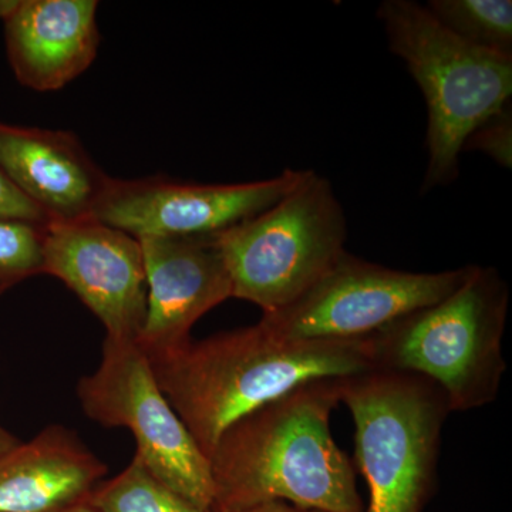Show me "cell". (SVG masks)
Here are the masks:
<instances>
[{
	"label": "cell",
	"instance_id": "obj_2",
	"mask_svg": "<svg viewBox=\"0 0 512 512\" xmlns=\"http://www.w3.org/2000/svg\"><path fill=\"white\" fill-rule=\"evenodd\" d=\"M340 379L313 380L247 414L208 457L211 511L281 503L319 512H365L355 467L330 431Z\"/></svg>",
	"mask_w": 512,
	"mask_h": 512
},
{
	"label": "cell",
	"instance_id": "obj_5",
	"mask_svg": "<svg viewBox=\"0 0 512 512\" xmlns=\"http://www.w3.org/2000/svg\"><path fill=\"white\" fill-rule=\"evenodd\" d=\"M340 403L355 423L356 464L370 493L365 512H420L451 413L444 393L424 377L375 369L342 377Z\"/></svg>",
	"mask_w": 512,
	"mask_h": 512
},
{
	"label": "cell",
	"instance_id": "obj_21",
	"mask_svg": "<svg viewBox=\"0 0 512 512\" xmlns=\"http://www.w3.org/2000/svg\"><path fill=\"white\" fill-rule=\"evenodd\" d=\"M19 443L20 441L15 436H12L8 430L0 426V457L12 450L13 447L18 446Z\"/></svg>",
	"mask_w": 512,
	"mask_h": 512
},
{
	"label": "cell",
	"instance_id": "obj_17",
	"mask_svg": "<svg viewBox=\"0 0 512 512\" xmlns=\"http://www.w3.org/2000/svg\"><path fill=\"white\" fill-rule=\"evenodd\" d=\"M46 225L0 218V295L43 275Z\"/></svg>",
	"mask_w": 512,
	"mask_h": 512
},
{
	"label": "cell",
	"instance_id": "obj_22",
	"mask_svg": "<svg viewBox=\"0 0 512 512\" xmlns=\"http://www.w3.org/2000/svg\"><path fill=\"white\" fill-rule=\"evenodd\" d=\"M19 0H0V20H8L18 8Z\"/></svg>",
	"mask_w": 512,
	"mask_h": 512
},
{
	"label": "cell",
	"instance_id": "obj_9",
	"mask_svg": "<svg viewBox=\"0 0 512 512\" xmlns=\"http://www.w3.org/2000/svg\"><path fill=\"white\" fill-rule=\"evenodd\" d=\"M305 170H285L268 180L198 184L165 175L111 177L92 218L131 237L217 235L268 210L301 180Z\"/></svg>",
	"mask_w": 512,
	"mask_h": 512
},
{
	"label": "cell",
	"instance_id": "obj_20",
	"mask_svg": "<svg viewBox=\"0 0 512 512\" xmlns=\"http://www.w3.org/2000/svg\"><path fill=\"white\" fill-rule=\"evenodd\" d=\"M210 512H319L305 510V508L295 507V505L281 503V501H272V503H262L251 505V507L235 508V510L210 511Z\"/></svg>",
	"mask_w": 512,
	"mask_h": 512
},
{
	"label": "cell",
	"instance_id": "obj_16",
	"mask_svg": "<svg viewBox=\"0 0 512 512\" xmlns=\"http://www.w3.org/2000/svg\"><path fill=\"white\" fill-rule=\"evenodd\" d=\"M86 501L99 512H205L161 483L137 456L119 476L101 481Z\"/></svg>",
	"mask_w": 512,
	"mask_h": 512
},
{
	"label": "cell",
	"instance_id": "obj_19",
	"mask_svg": "<svg viewBox=\"0 0 512 512\" xmlns=\"http://www.w3.org/2000/svg\"><path fill=\"white\" fill-rule=\"evenodd\" d=\"M0 218L49 224L46 215L12 184L0 168Z\"/></svg>",
	"mask_w": 512,
	"mask_h": 512
},
{
	"label": "cell",
	"instance_id": "obj_18",
	"mask_svg": "<svg viewBox=\"0 0 512 512\" xmlns=\"http://www.w3.org/2000/svg\"><path fill=\"white\" fill-rule=\"evenodd\" d=\"M476 150L493 158L501 167L512 165V110L511 103L485 120L468 136L463 151Z\"/></svg>",
	"mask_w": 512,
	"mask_h": 512
},
{
	"label": "cell",
	"instance_id": "obj_7",
	"mask_svg": "<svg viewBox=\"0 0 512 512\" xmlns=\"http://www.w3.org/2000/svg\"><path fill=\"white\" fill-rule=\"evenodd\" d=\"M77 399L90 420L130 430L136 456L161 483L202 511H211L210 460L165 399L136 342L104 339L100 365L80 379Z\"/></svg>",
	"mask_w": 512,
	"mask_h": 512
},
{
	"label": "cell",
	"instance_id": "obj_15",
	"mask_svg": "<svg viewBox=\"0 0 512 512\" xmlns=\"http://www.w3.org/2000/svg\"><path fill=\"white\" fill-rule=\"evenodd\" d=\"M426 8L458 39L485 52L512 57L511 0H431Z\"/></svg>",
	"mask_w": 512,
	"mask_h": 512
},
{
	"label": "cell",
	"instance_id": "obj_8",
	"mask_svg": "<svg viewBox=\"0 0 512 512\" xmlns=\"http://www.w3.org/2000/svg\"><path fill=\"white\" fill-rule=\"evenodd\" d=\"M473 266L420 274L373 264L346 251L296 301L261 320L286 339H369L456 291Z\"/></svg>",
	"mask_w": 512,
	"mask_h": 512
},
{
	"label": "cell",
	"instance_id": "obj_11",
	"mask_svg": "<svg viewBox=\"0 0 512 512\" xmlns=\"http://www.w3.org/2000/svg\"><path fill=\"white\" fill-rule=\"evenodd\" d=\"M147 281V312L136 340L144 353L190 340L192 326L232 298L231 279L217 235L140 238Z\"/></svg>",
	"mask_w": 512,
	"mask_h": 512
},
{
	"label": "cell",
	"instance_id": "obj_10",
	"mask_svg": "<svg viewBox=\"0 0 512 512\" xmlns=\"http://www.w3.org/2000/svg\"><path fill=\"white\" fill-rule=\"evenodd\" d=\"M43 275L62 281L100 320L106 338L136 342L147 312L146 271L137 238L93 218L49 222Z\"/></svg>",
	"mask_w": 512,
	"mask_h": 512
},
{
	"label": "cell",
	"instance_id": "obj_6",
	"mask_svg": "<svg viewBox=\"0 0 512 512\" xmlns=\"http://www.w3.org/2000/svg\"><path fill=\"white\" fill-rule=\"evenodd\" d=\"M217 239L232 298L266 315L291 305L345 254L348 221L329 181L305 170L284 198Z\"/></svg>",
	"mask_w": 512,
	"mask_h": 512
},
{
	"label": "cell",
	"instance_id": "obj_14",
	"mask_svg": "<svg viewBox=\"0 0 512 512\" xmlns=\"http://www.w3.org/2000/svg\"><path fill=\"white\" fill-rule=\"evenodd\" d=\"M107 466L72 430L49 426L0 457V512H57L87 500Z\"/></svg>",
	"mask_w": 512,
	"mask_h": 512
},
{
	"label": "cell",
	"instance_id": "obj_23",
	"mask_svg": "<svg viewBox=\"0 0 512 512\" xmlns=\"http://www.w3.org/2000/svg\"><path fill=\"white\" fill-rule=\"evenodd\" d=\"M57 512H99L96 508H93L92 505L87 503L86 500L82 501V503H77L72 505V507L64 508L62 511Z\"/></svg>",
	"mask_w": 512,
	"mask_h": 512
},
{
	"label": "cell",
	"instance_id": "obj_13",
	"mask_svg": "<svg viewBox=\"0 0 512 512\" xmlns=\"http://www.w3.org/2000/svg\"><path fill=\"white\" fill-rule=\"evenodd\" d=\"M97 9L94 0H19L3 22L6 55L16 80L47 93L82 76L99 52Z\"/></svg>",
	"mask_w": 512,
	"mask_h": 512
},
{
	"label": "cell",
	"instance_id": "obj_12",
	"mask_svg": "<svg viewBox=\"0 0 512 512\" xmlns=\"http://www.w3.org/2000/svg\"><path fill=\"white\" fill-rule=\"evenodd\" d=\"M0 168L49 222L92 218L111 180L70 131L3 121Z\"/></svg>",
	"mask_w": 512,
	"mask_h": 512
},
{
	"label": "cell",
	"instance_id": "obj_4",
	"mask_svg": "<svg viewBox=\"0 0 512 512\" xmlns=\"http://www.w3.org/2000/svg\"><path fill=\"white\" fill-rule=\"evenodd\" d=\"M390 52L403 60L427 104L429 153L423 191L456 180L468 136L510 104L512 57L458 39L410 0H386L377 10Z\"/></svg>",
	"mask_w": 512,
	"mask_h": 512
},
{
	"label": "cell",
	"instance_id": "obj_1",
	"mask_svg": "<svg viewBox=\"0 0 512 512\" xmlns=\"http://www.w3.org/2000/svg\"><path fill=\"white\" fill-rule=\"evenodd\" d=\"M146 356L165 399L207 458L232 424L299 386L375 370L369 339H286L262 320Z\"/></svg>",
	"mask_w": 512,
	"mask_h": 512
},
{
	"label": "cell",
	"instance_id": "obj_3",
	"mask_svg": "<svg viewBox=\"0 0 512 512\" xmlns=\"http://www.w3.org/2000/svg\"><path fill=\"white\" fill-rule=\"evenodd\" d=\"M510 291L495 268L473 266L456 291L369 338L377 370L412 373L446 396L451 413L497 400L507 362Z\"/></svg>",
	"mask_w": 512,
	"mask_h": 512
}]
</instances>
